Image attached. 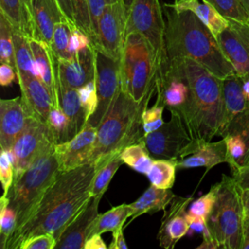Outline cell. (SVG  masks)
Returning a JSON list of instances; mask_svg holds the SVG:
<instances>
[{"mask_svg": "<svg viewBox=\"0 0 249 249\" xmlns=\"http://www.w3.org/2000/svg\"><path fill=\"white\" fill-rule=\"evenodd\" d=\"M173 59V58H172ZM190 88L189 99L178 114L192 139L211 141L224 128L223 79L188 57H175Z\"/></svg>", "mask_w": 249, "mask_h": 249, "instance_id": "3", "label": "cell"}, {"mask_svg": "<svg viewBox=\"0 0 249 249\" xmlns=\"http://www.w3.org/2000/svg\"><path fill=\"white\" fill-rule=\"evenodd\" d=\"M231 176L236 181L240 190L249 189V161L244 165L238 167Z\"/></svg>", "mask_w": 249, "mask_h": 249, "instance_id": "48", "label": "cell"}, {"mask_svg": "<svg viewBox=\"0 0 249 249\" xmlns=\"http://www.w3.org/2000/svg\"><path fill=\"white\" fill-rule=\"evenodd\" d=\"M242 91L245 98L249 101V76L242 77Z\"/></svg>", "mask_w": 249, "mask_h": 249, "instance_id": "54", "label": "cell"}, {"mask_svg": "<svg viewBox=\"0 0 249 249\" xmlns=\"http://www.w3.org/2000/svg\"><path fill=\"white\" fill-rule=\"evenodd\" d=\"M228 27L216 38L234 72L249 76V21L228 19Z\"/></svg>", "mask_w": 249, "mask_h": 249, "instance_id": "13", "label": "cell"}, {"mask_svg": "<svg viewBox=\"0 0 249 249\" xmlns=\"http://www.w3.org/2000/svg\"><path fill=\"white\" fill-rule=\"evenodd\" d=\"M172 6L176 9L193 11L216 38L229 25V20L207 0H189L179 4H172Z\"/></svg>", "mask_w": 249, "mask_h": 249, "instance_id": "27", "label": "cell"}, {"mask_svg": "<svg viewBox=\"0 0 249 249\" xmlns=\"http://www.w3.org/2000/svg\"><path fill=\"white\" fill-rule=\"evenodd\" d=\"M0 61L16 69L13 26L4 14L0 12Z\"/></svg>", "mask_w": 249, "mask_h": 249, "instance_id": "35", "label": "cell"}, {"mask_svg": "<svg viewBox=\"0 0 249 249\" xmlns=\"http://www.w3.org/2000/svg\"><path fill=\"white\" fill-rule=\"evenodd\" d=\"M165 109L164 105L156 100V103L151 107H146L142 113V124L144 135L159 129L163 124L162 114Z\"/></svg>", "mask_w": 249, "mask_h": 249, "instance_id": "40", "label": "cell"}, {"mask_svg": "<svg viewBox=\"0 0 249 249\" xmlns=\"http://www.w3.org/2000/svg\"><path fill=\"white\" fill-rule=\"evenodd\" d=\"M74 20L76 26L85 32L90 39L91 44L93 41V31L91 28L90 16L87 0H71Z\"/></svg>", "mask_w": 249, "mask_h": 249, "instance_id": "41", "label": "cell"}, {"mask_svg": "<svg viewBox=\"0 0 249 249\" xmlns=\"http://www.w3.org/2000/svg\"><path fill=\"white\" fill-rule=\"evenodd\" d=\"M177 168L176 160H154L146 175L151 185L161 189H171Z\"/></svg>", "mask_w": 249, "mask_h": 249, "instance_id": "33", "label": "cell"}, {"mask_svg": "<svg viewBox=\"0 0 249 249\" xmlns=\"http://www.w3.org/2000/svg\"><path fill=\"white\" fill-rule=\"evenodd\" d=\"M97 127L89 124L72 139L55 144L59 172H66L91 162L95 148Z\"/></svg>", "mask_w": 249, "mask_h": 249, "instance_id": "14", "label": "cell"}, {"mask_svg": "<svg viewBox=\"0 0 249 249\" xmlns=\"http://www.w3.org/2000/svg\"><path fill=\"white\" fill-rule=\"evenodd\" d=\"M191 140L182 119L177 114H171L168 122L143 137L145 146L154 160H178Z\"/></svg>", "mask_w": 249, "mask_h": 249, "instance_id": "12", "label": "cell"}, {"mask_svg": "<svg viewBox=\"0 0 249 249\" xmlns=\"http://www.w3.org/2000/svg\"><path fill=\"white\" fill-rule=\"evenodd\" d=\"M59 84L80 89L95 79V49L93 46L78 52L71 60H58Z\"/></svg>", "mask_w": 249, "mask_h": 249, "instance_id": "20", "label": "cell"}, {"mask_svg": "<svg viewBox=\"0 0 249 249\" xmlns=\"http://www.w3.org/2000/svg\"><path fill=\"white\" fill-rule=\"evenodd\" d=\"M101 198V196L89 198L88 203L62 230L54 249H84L92 224L99 214L98 206Z\"/></svg>", "mask_w": 249, "mask_h": 249, "instance_id": "17", "label": "cell"}, {"mask_svg": "<svg viewBox=\"0 0 249 249\" xmlns=\"http://www.w3.org/2000/svg\"><path fill=\"white\" fill-rule=\"evenodd\" d=\"M63 14L65 15L66 18L68 19V21L75 25V20H74V14H73V8H72V2L71 0H57Z\"/></svg>", "mask_w": 249, "mask_h": 249, "instance_id": "51", "label": "cell"}, {"mask_svg": "<svg viewBox=\"0 0 249 249\" xmlns=\"http://www.w3.org/2000/svg\"><path fill=\"white\" fill-rule=\"evenodd\" d=\"M78 92L82 105L85 109L87 119L89 120L93 115L98 105L95 79L78 89Z\"/></svg>", "mask_w": 249, "mask_h": 249, "instance_id": "42", "label": "cell"}, {"mask_svg": "<svg viewBox=\"0 0 249 249\" xmlns=\"http://www.w3.org/2000/svg\"><path fill=\"white\" fill-rule=\"evenodd\" d=\"M18 83L21 102L28 117L47 124L51 110L55 107L47 87L35 75H18Z\"/></svg>", "mask_w": 249, "mask_h": 249, "instance_id": "19", "label": "cell"}, {"mask_svg": "<svg viewBox=\"0 0 249 249\" xmlns=\"http://www.w3.org/2000/svg\"><path fill=\"white\" fill-rule=\"evenodd\" d=\"M55 144L49 145L17 179L7 195L8 204L17 213L19 228L33 213L37 204L59 174ZM15 230V231H16Z\"/></svg>", "mask_w": 249, "mask_h": 249, "instance_id": "5", "label": "cell"}, {"mask_svg": "<svg viewBox=\"0 0 249 249\" xmlns=\"http://www.w3.org/2000/svg\"><path fill=\"white\" fill-rule=\"evenodd\" d=\"M57 241L51 233H42L26 239L19 249H54Z\"/></svg>", "mask_w": 249, "mask_h": 249, "instance_id": "44", "label": "cell"}, {"mask_svg": "<svg viewBox=\"0 0 249 249\" xmlns=\"http://www.w3.org/2000/svg\"><path fill=\"white\" fill-rule=\"evenodd\" d=\"M21 2H22V5L24 7L25 13H26V15H27L31 24H32V19H31V0H21Z\"/></svg>", "mask_w": 249, "mask_h": 249, "instance_id": "55", "label": "cell"}, {"mask_svg": "<svg viewBox=\"0 0 249 249\" xmlns=\"http://www.w3.org/2000/svg\"><path fill=\"white\" fill-rule=\"evenodd\" d=\"M29 43L34 56L36 75L49 89L55 107H59L58 59L53 54L50 46L35 39H29Z\"/></svg>", "mask_w": 249, "mask_h": 249, "instance_id": "23", "label": "cell"}, {"mask_svg": "<svg viewBox=\"0 0 249 249\" xmlns=\"http://www.w3.org/2000/svg\"><path fill=\"white\" fill-rule=\"evenodd\" d=\"M123 163L120 154L115 155L108 159L107 160L94 164L95 166V173L91 181L89 193L91 196H103L108 186L114 177L115 173Z\"/></svg>", "mask_w": 249, "mask_h": 249, "instance_id": "31", "label": "cell"}, {"mask_svg": "<svg viewBox=\"0 0 249 249\" xmlns=\"http://www.w3.org/2000/svg\"><path fill=\"white\" fill-rule=\"evenodd\" d=\"M94 173L92 162L59 172L30 217L10 236L6 249H19L26 239L42 233H51L57 241L62 230L91 197Z\"/></svg>", "mask_w": 249, "mask_h": 249, "instance_id": "1", "label": "cell"}, {"mask_svg": "<svg viewBox=\"0 0 249 249\" xmlns=\"http://www.w3.org/2000/svg\"><path fill=\"white\" fill-rule=\"evenodd\" d=\"M216 200V186L213 185L211 189L201 196L192 200L188 209L187 215L195 218L207 219Z\"/></svg>", "mask_w": 249, "mask_h": 249, "instance_id": "39", "label": "cell"}, {"mask_svg": "<svg viewBox=\"0 0 249 249\" xmlns=\"http://www.w3.org/2000/svg\"><path fill=\"white\" fill-rule=\"evenodd\" d=\"M92 46L89 37L78 27H74L70 40V52L75 55L78 52Z\"/></svg>", "mask_w": 249, "mask_h": 249, "instance_id": "46", "label": "cell"}, {"mask_svg": "<svg viewBox=\"0 0 249 249\" xmlns=\"http://www.w3.org/2000/svg\"><path fill=\"white\" fill-rule=\"evenodd\" d=\"M177 161L178 168L205 167L206 172L215 165L227 163V146L224 138L218 141L192 139Z\"/></svg>", "mask_w": 249, "mask_h": 249, "instance_id": "16", "label": "cell"}, {"mask_svg": "<svg viewBox=\"0 0 249 249\" xmlns=\"http://www.w3.org/2000/svg\"><path fill=\"white\" fill-rule=\"evenodd\" d=\"M124 228L112 232V242L108 246L109 249H127L125 239L124 237Z\"/></svg>", "mask_w": 249, "mask_h": 249, "instance_id": "49", "label": "cell"}, {"mask_svg": "<svg viewBox=\"0 0 249 249\" xmlns=\"http://www.w3.org/2000/svg\"><path fill=\"white\" fill-rule=\"evenodd\" d=\"M31 19L33 39L48 46L51 45L55 24L68 21L57 0H31Z\"/></svg>", "mask_w": 249, "mask_h": 249, "instance_id": "22", "label": "cell"}, {"mask_svg": "<svg viewBox=\"0 0 249 249\" xmlns=\"http://www.w3.org/2000/svg\"><path fill=\"white\" fill-rule=\"evenodd\" d=\"M227 19L249 21V6L243 0H207Z\"/></svg>", "mask_w": 249, "mask_h": 249, "instance_id": "36", "label": "cell"}, {"mask_svg": "<svg viewBox=\"0 0 249 249\" xmlns=\"http://www.w3.org/2000/svg\"><path fill=\"white\" fill-rule=\"evenodd\" d=\"M18 218L15 210L8 204L6 196L0 198V241L1 249H6L8 239L17 228Z\"/></svg>", "mask_w": 249, "mask_h": 249, "instance_id": "37", "label": "cell"}, {"mask_svg": "<svg viewBox=\"0 0 249 249\" xmlns=\"http://www.w3.org/2000/svg\"><path fill=\"white\" fill-rule=\"evenodd\" d=\"M0 12L11 22L13 29L33 39L32 24L25 13L21 0H0Z\"/></svg>", "mask_w": 249, "mask_h": 249, "instance_id": "29", "label": "cell"}, {"mask_svg": "<svg viewBox=\"0 0 249 249\" xmlns=\"http://www.w3.org/2000/svg\"><path fill=\"white\" fill-rule=\"evenodd\" d=\"M126 20L127 13L123 0L107 4L98 18L93 48L120 60L126 37Z\"/></svg>", "mask_w": 249, "mask_h": 249, "instance_id": "9", "label": "cell"}, {"mask_svg": "<svg viewBox=\"0 0 249 249\" xmlns=\"http://www.w3.org/2000/svg\"><path fill=\"white\" fill-rule=\"evenodd\" d=\"M174 196L171 189H161L151 185L135 201L130 203V220L124 224V228L143 214H153L164 210Z\"/></svg>", "mask_w": 249, "mask_h": 249, "instance_id": "26", "label": "cell"}, {"mask_svg": "<svg viewBox=\"0 0 249 249\" xmlns=\"http://www.w3.org/2000/svg\"><path fill=\"white\" fill-rule=\"evenodd\" d=\"M243 1H244V2H245V0H243Z\"/></svg>", "mask_w": 249, "mask_h": 249, "instance_id": "58", "label": "cell"}, {"mask_svg": "<svg viewBox=\"0 0 249 249\" xmlns=\"http://www.w3.org/2000/svg\"><path fill=\"white\" fill-rule=\"evenodd\" d=\"M224 98V128L222 136L230 122L249 107V101L242 91V78L233 73L223 79Z\"/></svg>", "mask_w": 249, "mask_h": 249, "instance_id": "25", "label": "cell"}, {"mask_svg": "<svg viewBox=\"0 0 249 249\" xmlns=\"http://www.w3.org/2000/svg\"><path fill=\"white\" fill-rule=\"evenodd\" d=\"M193 200V196L183 197L175 196L169 205L163 210L160 227L158 231L160 246L165 249H173L176 243L190 231L187 220V209Z\"/></svg>", "mask_w": 249, "mask_h": 249, "instance_id": "15", "label": "cell"}, {"mask_svg": "<svg viewBox=\"0 0 249 249\" xmlns=\"http://www.w3.org/2000/svg\"><path fill=\"white\" fill-rule=\"evenodd\" d=\"M17 75H36L34 56L29 39L22 33L13 29Z\"/></svg>", "mask_w": 249, "mask_h": 249, "instance_id": "30", "label": "cell"}, {"mask_svg": "<svg viewBox=\"0 0 249 249\" xmlns=\"http://www.w3.org/2000/svg\"><path fill=\"white\" fill-rule=\"evenodd\" d=\"M241 249H249V217H244Z\"/></svg>", "mask_w": 249, "mask_h": 249, "instance_id": "52", "label": "cell"}, {"mask_svg": "<svg viewBox=\"0 0 249 249\" xmlns=\"http://www.w3.org/2000/svg\"><path fill=\"white\" fill-rule=\"evenodd\" d=\"M95 85L98 105L87 124L98 127L122 90L120 60L98 50H95Z\"/></svg>", "mask_w": 249, "mask_h": 249, "instance_id": "10", "label": "cell"}, {"mask_svg": "<svg viewBox=\"0 0 249 249\" xmlns=\"http://www.w3.org/2000/svg\"><path fill=\"white\" fill-rule=\"evenodd\" d=\"M54 143L47 124L28 117L26 125L10 150L15 167V179L18 178L49 145ZM55 144V143H54Z\"/></svg>", "mask_w": 249, "mask_h": 249, "instance_id": "11", "label": "cell"}, {"mask_svg": "<svg viewBox=\"0 0 249 249\" xmlns=\"http://www.w3.org/2000/svg\"><path fill=\"white\" fill-rule=\"evenodd\" d=\"M18 81V75L16 69L7 63H1L0 65V84L3 87L10 86L13 82Z\"/></svg>", "mask_w": 249, "mask_h": 249, "instance_id": "47", "label": "cell"}, {"mask_svg": "<svg viewBox=\"0 0 249 249\" xmlns=\"http://www.w3.org/2000/svg\"><path fill=\"white\" fill-rule=\"evenodd\" d=\"M108 246L105 244L101 237V234L94 233L90 235L84 245V249H107Z\"/></svg>", "mask_w": 249, "mask_h": 249, "instance_id": "50", "label": "cell"}, {"mask_svg": "<svg viewBox=\"0 0 249 249\" xmlns=\"http://www.w3.org/2000/svg\"><path fill=\"white\" fill-rule=\"evenodd\" d=\"M185 1H189V0H175L174 4H179V3H182V2H185Z\"/></svg>", "mask_w": 249, "mask_h": 249, "instance_id": "57", "label": "cell"}, {"mask_svg": "<svg viewBox=\"0 0 249 249\" xmlns=\"http://www.w3.org/2000/svg\"><path fill=\"white\" fill-rule=\"evenodd\" d=\"M88 1V6H89V16H90V21H91V28L93 31V41L92 44L95 40V34H96V29H97V22L98 18L101 16L104 7L107 4L113 3L117 0H87Z\"/></svg>", "mask_w": 249, "mask_h": 249, "instance_id": "45", "label": "cell"}, {"mask_svg": "<svg viewBox=\"0 0 249 249\" xmlns=\"http://www.w3.org/2000/svg\"><path fill=\"white\" fill-rule=\"evenodd\" d=\"M155 91L156 85L140 102L135 101L124 91H120L112 108L97 127L92 163H101L121 154L126 146L143 139L142 113L148 107Z\"/></svg>", "mask_w": 249, "mask_h": 249, "instance_id": "4", "label": "cell"}, {"mask_svg": "<svg viewBox=\"0 0 249 249\" xmlns=\"http://www.w3.org/2000/svg\"><path fill=\"white\" fill-rule=\"evenodd\" d=\"M15 167L11 151L1 150L0 155V181L3 187V195H7L14 183Z\"/></svg>", "mask_w": 249, "mask_h": 249, "instance_id": "43", "label": "cell"}, {"mask_svg": "<svg viewBox=\"0 0 249 249\" xmlns=\"http://www.w3.org/2000/svg\"><path fill=\"white\" fill-rule=\"evenodd\" d=\"M241 191V198L244 208L245 216L249 217V189L247 190H240Z\"/></svg>", "mask_w": 249, "mask_h": 249, "instance_id": "53", "label": "cell"}, {"mask_svg": "<svg viewBox=\"0 0 249 249\" xmlns=\"http://www.w3.org/2000/svg\"><path fill=\"white\" fill-rule=\"evenodd\" d=\"M158 71L157 55L149 41L140 33H128L120 58L122 90L142 101L156 85Z\"/></svg>", "mask_w": 249, "mask_h": 249, "instance_id": "7", "label": "cell"}, {"mask_svg": "<svg viewBox=\"0 0 249 249\" xmlns=\"http://www.w3.org/2000/svg\"><path fill=\"white\" fill-rule=\"evenodd\" d=\"M216 186V200L206 219L208 231L222 249H241L244 208L241 191L232 176L222 175Z\"/></svg>", "mask_w": 249, "mask_h": 249, "instance_id": "6", "label": "cell"}, {"mask_svg": "<svg viewBox=\"0 0 249 249\" xmlns=\"http://www.w3.org/2000/svg\"><path fill=\"white\" fill-rule=\"evenodd\" d=\"M222 138L227 146V163L233 173L249 161V107L230 122Z\"/></svg>", "mask_w": 249, "mask_h": 249, "instance_id": "18", "label": "cell"}, {"mask_svg": "<svg viewBox=\"0 0 249 249\" xmlns=\"http://www.w3.org/2000/svg\"><path fill=\"white\" fill-rule=\"evenodd\" d=\"M47 124L55 144L68 141V119L59 107H53Z\"/></svg>", "mask_w": 249, "mask_h": 249, "instance_id": "38", "label": "cell"}, {"mask_svg": "<svg viewBox=\"0 0 249 249\" xmlns=\"http://www.w3.org/2000/svg\"><path fill=\"white\" fill-rule=\"evenodd\" d=\"M74 27L77 26L67 20L58 22L54 26L50 47L58 60H71L75 56L70 52V40Z\"/></svg>", "mask_w": 249, "mask_h": 249, "instance_id": "34", "label": "cell"}, {"mask_svg": "<svg viewBox=\"0 0 249 249\" xmlns=\"http://www.w3.org/2000/svg\"><path fill=\"white\" fill-rule=\"evenodd\" d=\"M124 3V6H125V9H126V13L129 11L132 3H133V0H123Z\"/></svg>", "mask_w": 249, "mask_h": 249, "instance_id": "56", "label": "cell"}, {"mask_svg": "<svg viewBox=\"0 0 249 249\" xmlns=\"http://www.w3.org/2000/svg\"><path fill=\"white\" fill-rule=\"evenodd\" d=\"M28 115L20 96L0 100V147L10 151L15 141L23 131Z\"/></svg>", "mask_w": 249, "mask_h": 249, "instance_id": "21", "label": "cell"}, {"mask_svg": "<svg viewBox=\"0 0 249 249\" xmlns=\"http://www.w3.org/2000/svg\"><path fill=\"white\" fill-rule=\"evenodd\" d=\"M58 106L68 119V140H70L83 129L88 122L78 89L59 84Z\"/></svg>", "mask_w": 249, "mask_h": 249, "instance_id": "24", "label": "cell"}, {"mask_svg": "<svg viewBox=\"0 0 249 249\" xmlns=\"http://www.w3.org/2000/svg\"><path fill=\"white\" fill-rule=\"evenodd\" d=\"M123 163L136 172L147 174L154 159L150 156L143 139L139 142L126 146L120 154Z\"/></svg>", "mask_w": 249, "mask_h": 249, "instance_id": "32", "label": "cell"}, {"mask_svg": "<svg viewBox=\"0 0 249 249\" xmlns=\"http://www.w3.org/2000/svg\"><path fill=\"white\" fill-rule=\"evenodd\" d=\"M130 203H122L102 214H98L90 229L89 236L94 233L102 234L106 231L114 232L119 229H124V223L127 218H130Z\"/></svg>", "mask_w": 249, "mask_h": 249, "instance_id": "28", "label": "cell"}, {"mask_svg": "<svg viewBox=\"0 0 249 249\" xmlns=\"http://www.w3.org/2000/svg\"><path fill=\"white\" fill-rule=\"evenodd\" d=\"M165 7L164 38L168 60L191 58L220 79L235 73L216 37L193 11L176 9L172 5Z\"/></svg>", "mask_w": 249, "mask_h": 249, "instance_id": "2", "label": "cell"}, {"mask_svg": "<svg viewBox=\"0 0 249 249\" xmlns=\"http://www.w3.org/2000/svg\"><path fill=\"white\" fill-rule=\"evenodd\" d=\"M137 32L143 35L153 47L158 60V74L168 66L165 49V20L159 0H133L127 12L126 35Z\"/></svg>", "mask_w": 249, "mask_h": 249, "instance_id": "8", "label": "cell"}]
</instances>
